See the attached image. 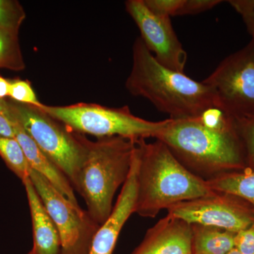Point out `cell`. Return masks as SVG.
<instances>
[{
    "mask_svg": "<svg viewBox=\"0 0 254 254\" xmlns=\"http://www.w3.org/2000/svg\"><path fill=\"white\" fill-rule=\"evenodd\" d=\"M191 227L193 254H228L235 248L236 233L195 224Z\"/></svg>",
    "mask_w": 254,
    "mask_h": 254,
    "instance_id": "obj_16",
    "label": "cell"
},
{
    "mask_svg": "<svg viewBox=\"0 0 254 254\" xmlns=\"http://www.w3.org/2000/svg\"><path fill=\"white\" fill-rule=\"evenodd\" d=\"M136 141L120 136L87 140L86 158L74 190L83 197L87 211L99 225L109 218L115 193L128 178Z\"/></svg>",
    "mask_w": 254,
    "mask_h": 254,
    "instance_id": "obj_4",
    "label": "cell"
},
{
    "mask_svg": "<svg viewBox=\"0 0 254 254\" xmlns=\"http://www.w3.org/2000/svg\"><path fill=\"white\" fill-rule=\"evenodd\" d=\"M220 109L234 118L254 117V41L227 56L203 81Z\"/></svg>",
    "mask_w": 254,
    "mask_h": 254,
    "instance_id": "obj_7",
    "label": "cell"
},
{
    "mask_svg": "<svg viewBox=\"0 0 254 254\" xmlns=\"http://www.w3.org/2000/svg\"><path fill=\"white\" fill-rule=\"evenodd\" d=\"M125 86L173 120L196 118L208 108H219L211 86L159 63L141 37L133 43L131 71Z\"/></svg>",
    "mask_w": 254,
    "mask_h": 254,
    "instance_id": "obj_2",
    "label": "cell"
},
{
    "mask_svg": "<svg viewBox=\"0 0 254 254\" xmlns=\"http://www.w3.org/2000/svg\"><path fill=\"white\" fill-rule=\"evenodd\" d=\"M18 34L0 31V68L20 71L26 67Z\"/></svg>",
    "mask_w": 254,
    "mask_h": 254,
    "instance_id": "obj_18",
    "label": "cell"
},
{
    "mask_svg": "<svg viewBox=\"0 0 254 254\" xmlns=\"http://www.w3.org/2000/svg\"><path fill=\"white\" fill-rule=\"evenodd\" d=\"M0 113L4 115L6 118L9 120L10 117H11V112H10L9 104L8 100L0 99Z\"/></svg>",
    "mask_w": 254,
    "mask_h": 254,
    "instance_id": "obj_28",
    "label": "cell"
},
{
    "mask_svg": "<svg viewBox=\"0 0 254 254\" xmlns=\"http://www.w3.org/2000/svg\"><path fill=\"white\" fill-rule=\"evenodd\" d=\"M235 123L245 148L247 168H254V117L235 118Z\"/></svg>",
    "mask_w": 254,
    "mask_h": 254,
    "instance_id": "obj_20",
    "label": "cell"
},
{
    "mask_svg": "<svg viewBox=\"0 0 254 254\" xmlns=\"http://www.w3.org/2000/svg\"><path fill=\"white\" fill-rule=\"evenodd\" d=\"M131 170L109 218L100 225L92 242L89 254H113L122 229L134 213L137 195L138 153L136 145Z\"/></svg>",
    "mask_w": 254,
    "mask_h": 254,
    "instance_id": "obj_11",
    "label": "cell"
},
{
    "mask_svg": "<svg viewBox=\"0 0 254 254\" xmlns=\"http://www.w3.org/2000/svg\"><path fill=\"white\" fill-rule=\"evenodd\" d=\"M0 156L21 181L30 178L32 169L16 138L0 136Z\"/></svg>",
    "mask_w": 254,
    "mask_h": 254,
    "instance_id": "obj_17",
    "label": "cell"
},
{
    "mask_svg": "<svg viewBox=\"0 0 254 254\" xmlns=\"http://www.w3.org/2000/svg\"><path fill=\"white\" fill-rule=\"evenodd\" d=\"M26 12L16 0H0V31L18 33Z\"/></svg>",
    "mask_w": 254,
    "mask_h": 254,
    "instance_id": "obj_19",
    "label": "cell"
},
{
    "mask_svg": "<svg viewBox=\"0 0 254 254\" xmlns=\"http://www.w3.org/2000/svg\"><path fill=\"white\" fill-rule=\"evenodd\" d=\"M11 123L14 126L15 138L21 145L32 170L46 177L48 181L66 199L73 204L79 205L72 185L63 172L38 148L22 127L16 122L11 121Z\"/></svg>",
    "mask_w": 254,
    "mask_h": 254,
    "instance_id": "obj_14",
    "label": "cell"
},
{
    "mask_svg": "<svg viewBox=\"0 0 254 254\" xmlns=\"http://www.w3.org/2000/svg\"><path fill=\"white\" fill-rule=\"evenodd\" d=\"M138 153L134 213L155 218L162 210L181 202L213 195L206 180L197 176L163 142L136 141Z\"/></svg>",
    "mask_w": 254,
    "mask_h": 254,
    "instance_id": "obj_3",
    "label": "cell"
},
{
    "mask_svg": "<svg viewBox=\"0 0 254 254\" xmlns=\"http://www.w3.org/2000/svg\"><path fill=\"white\" fill-rule=\"evenodd\" d=\"M9 96L17 103L32 105L38 108L43 105L37 98L31 83L23 80L10 81Z\"/></svg>",
    "mask_w": 254,
    "mask_h": 254,
    "instance_id": "obj_21",
    "label": "cell"
},
{
    "mask_svg": "<svg viewBox=\"0 0 254 254\" xmlns=\"http://www.w3.org/2000/svg\"><path fill=\"white\" fill-rule=\"evenodd\" d=\"M34 254V253H33V252H32V251L31 250V251H30V252H28V254Z\"/></svg>",
    "mask_w": 254,
    "mask_h": 254,
    "instance_id": "obj_30",
    "label": "cell"
},
{
    "mask_svg": "<svg viewBox=\"0 0 254 254\" xmlns=\"http://www.w3.org/2000/svg\"><path fill=\"white\" fill-rule=\"evenodd\" d=\"M228 254H243L241 253V252H239L238 250H237L236 249H234L233 250H232L231 252H230Z\"/></svg>",
    "mask_w": 254,
    "mask_h": 254,
    "instance_id": "obj_29",
    "label": "cell"
},
{
    "mask_svg": "<svg viewBox=\"0 0 254 254\" xmlns=\"http://www.w3.org/2000/svg\"><path fill=\"white\" fill-rule=\"evenodd\" d=\"M170 216L238 233L254 223V208L235 195L223 193L185 200L168 209Z\"/></svg>",
    "mask_w": 254,
    "mask_h": 254,
    "instance_id": "obj_9",
    "label": "cell"
},
{
    "mask_svg": "<svg viewBox=\"0 0 254 254\" xmlns=\"http://www.w3.org/2000/svg\"><path fill=\"white\" fill-rule=\"evenodd\" d=\"M30 180L59 233L61 254H89L100 225L87 210L64 197L41 174L31 170Z\"/></svg>",
    "mask_w": 254,
    "mask_h": 254,
    "instance_id": "obj_8",
    "label": "cell"
},
{
    "mask_svg": "<svg viewBox=\"0 0 254 254\" xmlns=\"http://www.w3.org/2000/svg\"><path fill=\"white\" fill-rule=\"evenodd\" d=\"M38 109L73 131L98 138L120 136L135 141L155 138L168 122V119L151 122L138 118L128 106L111 108L80 103L67 106L43 104Z\"/></svg>",
    "mask_w": 254,
    "mask_h": 254,
    "instance_id": "obj_6",
    "label": "cell"
},
{
    "mask_svg": "<svg viewBox=\"0 0 254 254\" xmlns=\"http://www.w3.org/2000/svg\"><path fill=\"white\" fill-rule=\"evenodd\" d=\"M235 248L243 254H254V223L235 235Z\"/></svg>",
    "mask_w": 254,
    "mask_h": 254,
    "instance_id": "obj_24",
    "label": "cell"
},
{
    "mask_svg": "<svg viewBox=\"0 0 254 254\" xmlns=\"http://www.w3.org/2000/svg\"><path fill=\"white\" fill-rule=\"evenodd\" d=\"M206 181L213 191L235 195L254 208V168L219 174Z\"/></svg>",
    "mask_w": 254,
    "mask_h": 254,
    "instance_id": "obj_15",
    "label": "cell"
},
{
    "mask_svg": "<svg viewBox=\"0 0 254 254\" xmlns=\"http://www.w3.org/2000/svg\"><path fill=\"white\" fill-rule=\"evenodd\" d=\"M133 254H193L191 225L167 215L147 231Z\"/></svg>",
    "mask_w": 254,
    "mask_h": 254,
    "instance_id": "obj_12",
    "label": "cell"
},
{
    "mask_svg": "<svg viewBox=\"0 0 254 254\" xmlns=\"http://www.w3.org/2000/svg\"><path fill=\"white\" fill-rule=\"evenodd\" d=\"M125 6L139 29L142 41L150 53H154L157 61L170 69L184 73L187 55L170 17L153 14L143 0H128Z\"/></svg>",
    "mask_w": 254,
    "mask_h": 254,
    "instance_id": "obj_10",
    "label": "cell"
},
{
    "mask_svg": "<svg viewBox=\"0 0 254 254\" xmlns=\"http://www.w3.org/2000/svg\"><path fill=\"white\" fill-rule=\"evenodd\" d=\"M241 16L247 27V31L252 36V40L254 41V9L243 13Z\"/></svg>",
    "mask_w": 254,
    "mask_h": 254,
    "instance_id": "obj_26",
    "label": "cell"
},
{
    "mask_svg": "<svg viewBox=\"0 0 254 254\" xmlns=\"http://www.w3.org/2000/svg\"><path fill=\"white\" fill-rule=\"evenodd\" d=\"M0 136L15 138V131L12 123L1 113H0Z\"/></svg>",
    "mask_w": 254,
    "mask_h": 254,
    "instance_id": "obj_25",
    "label": "cell"
},
{
    "mask_svg": "<svg viewBox=\"0 0 254 254\" xmlns=\"http://www.w3.org/2000/svg\"><path fill=\"white\" fill-rule=\"evenodd\" d=\"M222 2L220 0H184L183 4L177 16L198 14L213 9Z\"/></svg>",
    "mask_w": 254,
    "mask_h": 254,
    "instance_id": "obj_23",
    "label": "cell"
},
{
    "mask_svg": "<svg viewBox=\"0 0 254 254\" xmlns=\"http://www.w3.org/2000/svg\"><path fill=\"white\" fill-rule=\"evenodd\" d=\"M155 138L189 170L213 177L247 168L235 118L218 107L208 108L196 118H169Z\"/></svg>",
    "mask_w": 254,
    "mask_h": 254,
    "instance_id": "obj_1",
    "label": "cell"
},
{
    "mask_svg": "<svg viewBox=\"0 0 254 254\" xmlns=\"http://www.w3.org/2000/svg\"><path fill=\"white\" fill-rule=\"evenodd\" d=\"M11 117L36 143L45 155L63 172L72 185L86 160L87 140L84 135L69 129L32 105L8 100Z\"/></svg>",
    "mask_w": 254,
    "mask_h": 254,
    "instance_id": "obj_5",
    "label": "cell"
},
{
    "mask_svg": "<svg viewBox=\"0 0 254 254\" xmlns=\"http://www.w3.org/2000/svg\"><path fill=\"white\" fill-rule=\"evenodd\" d=\"M26 190L33 226L35 254H61L59 233L30 178L22 182Z\"/></svg>",
    "mask_w": 254,
    "mask_h": 254,
    "instance_id": "obj_13",
    "label": "cell"
},
{
    "mask_svg": "<svg viewBox=\"0 0 254 254\" xmlns=\"http://www.w3.org/2000/svg\"><path fill=\"white\" fill-rule=\"evenodd\" d=\"M10 81L0 76V99H4L9 96Z\"/></svg>",
    "mask_w": 254,
    "mask_h": 254,
    "instance_id": "obj_27",
    "label": "cell"
},
{
    "mask_svg": "<svg viewBox=\"0 0 254 254\" xmlns=\"http://www.w3.org/2000/svg\"><path fill=\"white\" fill-rule=\"evenodd\" d=\"M145 6L152 13L162 16H177L184 0H143Z\"/></svg>",
    "mask_w": 254,
    "mask_h": 254,
    "instance_id": "obj_22",
    "label": "cell"
}]
</instances>
